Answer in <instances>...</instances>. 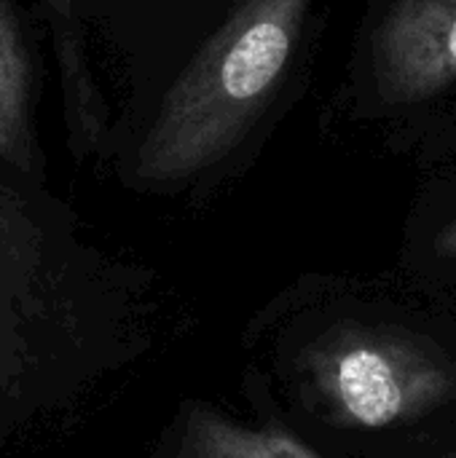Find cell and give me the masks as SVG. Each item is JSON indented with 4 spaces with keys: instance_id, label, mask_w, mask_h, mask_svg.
Wrapping results in <instances>:
<instances>
[{
    "instance_id": "obj_1",
    "label": "cell",
    "mask_w": 456,
    "mask_h": 458,
    "mask_svg": "<svg viewBox=\"0 0 456 458\" xmlns=\"http://www.w3.org/2000/svg\"><path fill=\"white\" fill-rule=\"evenodd\" d=\"M317 0H237L132 126V185L172 191L239 161L298 81Z\"/></svg>"
},
{
    "instance_id": "obj_2",
    "label": "cell",
    "mask_w": 456,
    "mask_h": 458,
    "mask_svg": "<svg viewBox=\"0 0 456 458\" xmlns=\"http://www.w3.org/2000/svg\"><path fill=\"white\" fill-rule=\"evenodd\" d=\"M75 242L65 209L0 164V405L46 403L51 365L70 352L78 306L70 293Z\"/></svg>"
},
{
    "instance_id": "obj_3",
    "label": "cell",
    "mask_w": 456,
    "mask_h": 458,
    "mask_svg": "<svg viewBox=\"0 0 456 458\" xmlns=\"http://www.w3.org/2000/svg\"><path fill=\"white\" fill-rule=\"evenodd\" d=\"M304 373L325 419L347 429H390L456 403L454 357L395 325L331 327L306 349Z\"/></svg>"
},
{
    "instance_id": "obj_4",
    "label": "cell",
    "mask_w": 456,
    "mask_h": 458,
    "mask_svg": "<svg viewBox=\"0 0 456 458\" xmlns=\"http://www.w3.org/2000/svg\"><path fill=\"white\" fill-rule=\"evenodd\" d=\"M368 72L390 105L425 102L456 81V0H392L368 38Z\"/></svg>"
},
{
    "instance_id": "obj_5",
    "label": "cell",
    "mask_w": 456,
    "mask_h": 458,
    "mask_svg": "<svg viewBox=\"0 0 456 458\" xmlns=\"http://www.w3.org/2000/svg\"><path fill=\"white\" fill-rule=\"evenodd\" d=\"M234 3L237 0H75V13L83 35L89 27L102 32V38L129 59V67H134L132 81H137V72H145L156 94L161 83H167L164 75H172L191 56Z\"/></svg>"
},
{
    "instance_id": "obj_6",
    "label": "cell",
    "mask_w": 456,
    "mask_h": 458,
    "mask_svg": "<svg viewBox=\"0 0 456 458\" xmlns=\"http://www.w3.org/2000/svg\"><path fill=\"white\" fill-rule=\"evenodd\" d=\"M40 54L30 11L22 0H0V164L46 185V158L35 129Z\"/></svg>"
},
{
    "instance_id": "obj_7",
    "label": "cell",
    "mask_w": 456,
    "mask_h": 458,
    "mask_svg": "<svg viewBox=\"0 0 456 458\" xmlns=\"http://www.w3.org/2000/svg\"><path fill=\"white\" fill-rule=\"evenodd\" d=\"M35 11L48 35L56 64L67 148L78 158L94 156L113 142V115L102 83L91 67L75 0H35Z\"/></svg>"
},
{
    "instance_id": "obj_8",
    "label": "cell",
    "mask_w": 456,
    "mask_h": 458,
    "mask_svg": "<svg viewBox=\"0 0 456 458\" xmlns=\"http://www.w3.org/2000/svg\"><path fill=\"white\" fill-rule=\"evenodd\" d=\"M183 458H320L288 432L245 429L215 413L196 411L185 421Z\"/></svg>"
},
{
    "instance_id": "obj_9",
    "label": "cell",
    "mask_w": 456,
    "mask_h": 458,
    "mask_svg": "<svg viewBox=\"0 0 456 458\" xmlns=\"http://www.w3.org/2000/svg\"><path fill=\"white\" fill-rule=\"evenodd\" d=\"M435 255L446 260H456V215L435 236Z\"/></svg>"
},
{
    "instance_id": "obj_10",
    "label": "cell",
    "mask_w": 456,
    "mask_h": 458,
    "mask_svg": "<svg viewBox=\"0 0 456 458\" xmlns=\"http://www.w3.org/2000/svg\"><path fill=\"white\" fill-rule=\"evenodd\" d=\"M449 458H456V456H449Z\"/></svg>"
}]
</instances>
